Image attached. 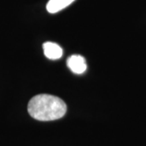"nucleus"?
<instances>
[{
	"instance_id": "3",
	"label": "nucleus",
	"mask_w": 146,
	"mask_h": 146,
	"mask_svg": "<svg viewBox=\"0 0 146 146\" xmlns=\"http://www.w3.org/2000/svg\"><path fill=\"white\" fill-rule=\"evenodd\" d=\"M42 46L44 54L49 59L56 60L63 56V49L56 43L47 42H45Z\"/></svg>"
},
{
	"instance_id": "1",
	"label": "nucleus",
	"mask_w": 146,
	"mask_h": 146,
	"mask_svg": "<svg viewBox=\"0 0 146 146\" xmlns=\"http://www.w3.org/2000/svg\"><path fill=\"white\" fill-rule=\"evenodd\" d=\"M28 112L39 121H52L61 119L67 112L64 101L50 94H38L28 104Z\"/></svg>"
},
{
	"instance_id": "2",
	"label": "nucleus",
	"mask_w": 146,
	"mask_h": 146,
	"mask_svg": "<svg viewBox=\"0 0 146 146\" xmlns=\"http://www.w3.org/2000/svg\"><path fill=\"white\" fill-rule=\"evenodd\" d=\"M67 65L69 69L75 74H82L87 68V64L84 58L79 54H73L68 58Z\"/></svg>"
},
{
	"instance_id": "4",
	"label": "nucleus",
	"mask_w": 146,
	"mask_h": 146,
	"mask_svg": "<svg viewBox=\"0 0 146 146\" xmlns=\"http://www.w3.org/2000/svg\"><path fill=\"white\" fill-rule=\"evenodd\" d=\"M75 0H50L46 5L48 12L54 14L58 12L72 4Z\"/></svg>"
}]
</instances>
